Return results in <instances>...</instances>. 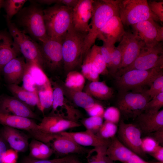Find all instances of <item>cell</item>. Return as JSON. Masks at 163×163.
Listing matches in <instances>:
<instances>
[{
  "mask_svg": "<svg viewBox=\"0 0 163 163\" xmlns=\"http://www.w3.org/2000/svg\"><path fill=\"white\" fill-rule=\"evenodd\" d=\"M145 46L144 43L138 38L133 31L129 30L126 31L118 46L121 51L122 55V62L119 70L132 63Z\"/></svg>",
  "mask_w": 163,
  "mask_h": 163,
  "instance_id": "15",
  "label": "cell"
},
{
  "mask_svg": "<svg viewBox=\"0 0 163 163\" xmlns=\"http://www.w3.org/2000/svg\"><path fill=\"white\" fill-rule=\"evenodd\" d=\"M134 153L124 145L115 136L110 139L106 150V155L112 161L125 163Z\"/></svg>",
  "mask_w": 163,
  "mask_h": 163,
  "instance_id": "26",
  "label": "cell"
},
{
  "mask_svg": "<svg viewBox=\"0 0 163 163\" xmlns=\"http://www.w3.org/2000/svg\"><path fill=\"white\" fill-rule=\"evenodd\" d=\"M120 0H94L93 10L89 30L85 38L83 49L85 56L94 44L101 29L112 17L119 16Z\"/></svg>",
  "mask_w": 163,
  "mask_h": 163,
  "instance_id": "1",
  "label": "cell"
},
{
  "mask_svg": "<svg viewBox=\"0 0 163 163\" xmlns=\"http://www.w3.org/2000/svg\"><path fill=\"white\" fill-rule=\"evenodd\" d=\"M163 66V43L161 42L153 46H145L132 63L118 70L114 75L118 77L133 69L147 70Z\"/></svg>",
  "mask_w": 163,
  "mask_h": 163,
  "instance_id": "8",
  "label": "cell"
},
{
  "mask_svg": "<svg viewBox=\"0 0 163 163\" xmlns=\"http://www.w3.org/2000/svg\"><path fill=\"white\" fill-rule=\"evenodd\" d=\"M7 87L14 97L29 107H38L39 100L37 91L31 92L27 91L17 84L8 85Z\"/></svg>",
  "mask_w": 163,
  "mask_h": 163,
  "instance_id": "27",
  "label": "cell"
},
{
  "mask_svg": "<svg viewBox=\"0 0 163 163\" xmlns=\"http://www.w3.org/2000/svg\"><path fill=\"white\" fill-rule=\"evenodd\" d=\"M107 163H113V161H112L110 160L107 158Z\"/></svg>",
  "mask_w": 163,
  "mask_h": 163,
  "instance_id": "61",
  "label": "cell"
},
{
  "mask_svg": "<svg viewBox=\"0 0 163 163\" xmlns=\"http://www.w3.org/2000/svg\"><path fill=\"white\" fill-rule=\"evenodd\" d=\"M72 9L55 4L43 10L46 32L49 37L62 39L72 25Z\"/></svg>",
  "mask_w": 163,
  "mask_h": 163,
  "instance_id": "3",
  "label": "cell"
},
{
  "mask_svg": "<svg viewBox=\"0 0 163 163\" xmlns=\"http://www.w3.org/2000/svg\"><path fill=\"white\" fill-rule=\"evenodd\" d=\"M93 0H79L72 9V25L78 31L87 33L93 10Z\"/></svg>",
  "mask_w": 163,
  "mask_h": 163,
  "instance_id": "16",
  "label": "cell"
},
{
  "mask_svg": "<svg viewBox=\"0 0 163 163\" xmlns=\"http://www.w3.org/2000/svg\"><path fill=\"white\" fill-rule=\"evenodd\" d=\"M68 157V156H67L65 157V158L60 163H68L67 162V160Z\"/></svg>",
  "mask_w": 163,
  "mask_h": 163,
  "instance_id": "59",
  "label": "cell"
},
{
  "mask_svg": "<svg viewBox=\"0 0 163 163\" xmlns=\"http://www.w3.org/2000/svg\"><path fill=\"white\" fill-rule=\"evenodd\" d=\"M163 92V73L159 75L150 86V88L145 91L149 97L150 101L160 93Z\"/></svg>",
  "mask_w": 163,
  "mask_h": 163,
  "instance_id": "40",
  "label": "cell"
},
{
  "mask_svg": "<svg viewBox=\"0 0 163 163\" xmlns=\"http://www.w3.org/2000/svg\"><path fill=\"white\" fill-rule=\"evenodd\" d=\"M87 88L86 93L101 100H109L113 94L112 89L109 87L104 82H91Z\"/></svg>",
  "mask_w": 163,
  "mask_h": 163,
  "instance_id": "28",
  "label": "cell"
},
{
  "mask_svg": "<svg viewBox=\"0 0 163 163\" xmlns=\"http://www.w3.org/2000/svg\"><path fill=\"white\" fill-rule=\"evenodd\" d=\"M72 100L77 106L85 109L90 107L96 103L92 97L82 91H72Z\"/></svg>",
  "mask_w": 163,
  "mask_h": 163,
  "instance_id": "36",
  "label": "cell"
},
{
  "mask_svg": "<svg viewBox=\"0 0 163 163\" xmlns=\"http://www.w3.org/2000/svg\"><path fill=\"white\" fill-rule=\"evenodd\" d=\"M22 87L25 90L31 92L37 91V87L32 77L26 68L22 81Z\"/></svg>",
  "mask_w": 163,
  "mask_h": 163,
  "instance_id": "45",
  "label": "cell"
},
{
  "mask_svg": "<svg viewBox=\"0 0 163 163\" xmlns=\"http://www.w3.org/2000/svg\"><path fill=\"white\" fill-rule=\"evenodd\" d=\"M0 111L15 116L39 120V116L30 107L14 96H0Z\"/></svg>",
  "mask_w": 163,
  "mask_h": 163,
  "instance_id": "17",
  "label": "cell"
},
{
  "mask_svg": "<svg viewBox=\"0 0 163 163\" xmlns=\"http://www.w3.org/2000/svg\"><path fill=\"white\" fill-rule=\"evenodd\" d=\"M120 113L117 107H110L104 111L103 117L106 121L117 124L119 121Z\"/></svg>",
  "mask_w": 163,
  "mask_h": 163,
  "instance_id": "42",
  "label": "cell"
},
{
  "mask_svg": "<svg viewBox=\"0 0 163 163\" xmlns=\"http://www.w3.org/2000/svg\"><path fill=\"white\" fill-rule=\"evenodd\" d=\"M163 106V92L156 95L146 104L144 112L150 113L158 112Z\"/></svg>",
  "mask_w": 163,
  "mask_h": 163,
  "instance_id": "41",
  "label": "cell"
},
{
  "mask_svg": "<svg viewBox=\"0 0 163 163\" xmlns=\"http://www.w3.org/2000/svg\"><path fill=\"white\" fill-rule=\"evenodd\" d=\"M54 152L60 155L87 153L89 150L77 143L66 136L58 134L50 144Z\"/></svg>",
  "mask_w": 163,
  "mask_h": 163,
  "instance_id": "20",
  "label": "cell"
},
{
  "mask_svg": "<svg viewBox=\"0 0 163 163\" xmlns=\"http://www.w3.org/2000/svg\"><path fill=\"white\" fill-rule=\"evenodd\" d=\"M26 69L29 73L37 87V88L50 85V82L42 68L36 63L26 62Z\"/></svg>",
  "mask_w": 163,
  "mask_h": 163,
  "instance_id": "29",
  "label": "cell"
},
{
  "mask_svg": "<svg viewBox=\"0 0 163 163\" xmlns=\"http://www.w3.org/2000/svg\"><path fill=\"white\" fill-rule=\"evenodd\" d=\"M81 67L82 74L85 78L91 82L99 81V74L93 68L88 52L83 59Z\"/></svg>",
  "mask_w": 163,
  "mask_h": 163,
  "instance_id": "35",
  "label": "cell"
},
{
  "mask_svg": "<svg viewBox=\"0 0 163 163\" xmlns=\"http://www.w3.org/2000/svg\"><path fill=\"white\" fill-rule=\"evenodd\" d=\"M125 163H163V162H148L133 153L128 161Z\"/></svg>",
  "mask_w": 163,
  "mask_h": 163,
  "instance_id": "53",
  "label": "cell"
},
{
  "mask_svg": "<svg viewBox=\"0 0 163 163\" xmlns=\"http://www.w3.org/2000/svg\"><path fill=\"white\" fill-rule=\"evenodd\" d=\"M118 139L134 153L142 158L146 153L142 148L141 132L137 126L120 121L117 132Z\"/></svg>",
  "mask_w": 163,
  "mask_h": 163,
  "instance_id": "12",
  "label": "cell"
},
{
  "mask_svg": "<svg viewBox=\"0 0 163 163\" xmlns=\"http://www.w3.org/2000/svg\"><path fill=\"white\" fill-rule=\"evenodd\" d=\"M84 110L90 117H103L104 111L103 106L96 103L91 107Z\"/></svg>",
  "mask_w": 163,
  "mask_h": 163,
  "instance_id": "47",
  "label": "cell"
},
{
  "mask_svg": "<svg viewBox=\"0 0 163 163\" xmlns=\"http://www.w3.org/2000/svg\"><path fill=\"white\" fill-rule=\"evenodd\" d=\"M39 3L47 5H50L53 4H56L57 0H42L35 1Z\"/></svg>",
  "mask_w": 163,
  "mask_h": 163,
  "instance_id": "57",
  "label": "cell"
},
{
  "mask_svg": "<svg viewBox=\"0 0 163 163\" xmlns=\"http://www.w3.org/2000/svg\"><path fill=\"white\" fill-rule=\"evenodd\" d=\"M7 23L9 34L26 62L36 63L43 69L40 45L20 30L14 23L11 22Z\"/></svg>",
  "mask_w": 163,
  "mask_h": 163,
  "instance_id": "7",
  "label": "cell"
},
{
  "mask_svg": "<svg viewBox=\"0 0 163 163\" xmlns=\"http://www.w3.org/2000/svg\"><path fill=\"white\" fill-rule=\"evenodd\" d=\"M107 147L106 146H100L89 150L86 156L88 163H107Z\"/></svg>",
  "mask_w": 163,
  "mask_h": 163,
  "instance_id": "34",
  "label": "cell"
},
{
  "mask_svg": "<svg viewBox=\"0 0 163 163\" xmlns=\"http://www.w3.org/2000/svg\"><path fill=\"white\" fill-rule=\"evenodd\" d=\"M149 135L152 137L160 145H163V128L149 134Z\"/></svg>",
  "mask_w": 163,
  "mask_h": 163,
  "instance_id": "51",
  "label": "cell"
},
{
  "mask_svg": "<svg viewBox=\"0 0 163 163\" xmlns=\"http://www.w3.org/2000/svg\"><path fill=\"white\" fill-rule=\"evenodd\" d=\"M160 145L152 137L148 136L142 138V148L144 152L149 154L158 148Z\"/></svg>",
  "mask_w": 163,
  "mask_h": 163,
  "instance_id": "43",
  "label": "cell"
},
{
  "mask_svg": "<svg viewBox=\"0 0 163 163\" xmlns=\"http://www.w3.org/2000/svg\"><path fill=\"white\" fill-rule=\"evenodd\" d=\"M163 73V67L147 70H130L116 77V85L119 92L142 90V87L150 86L155 79Z\"/></svg>",
  "mask_w": 163,
  "mask_h": 163,
  "instance_id": "5",
  "label": "cell"
},
{
  "mask_svg": "<svg viewBox=\"0 0 163 163\" xmlns=\"http://www.w3.org/2000/svg\"><path fill=\"white\" fill-rule=\"evenodd\" d=\"M149 7L151 12L156 16L160 21L163 22V1H148Z\"/></svg>",
  "mask_w": 163,
  "mask_h": 163,
  "instance_id": "44",
  "label": "cell"
},
{
  "mask_svg": "<svg viewBox=\"0 0 163 163\" xmlns=\"http://www.w3.org/2000/svg\"><path fill=\"white\" fill-rule=\"evenodd\" d=\"M62 39L49 37L40 45L43 60V69L50 72L57 70L63 66Z\"/></svg>",
  "mask_w": 163,
  "mask_h": 163,
  "instance_id": "11",
  "label": "cell"
},
{
  "mask_svg": "<svg viewBox=\"0 0 163 163\" xmlns=\"http://www.w3.org/2000/svg\"><path fill=\"white\" fill-rule=\"evenodd\" d=\"M5 142L0 133V163H3V156L7 150Z\"/></svg>",
  "mask_w": 163,
  "mask_h": 163,
  "instance_id": "55",
  "label": "cell"
},
{
  "mask_svg": "<svg viewBox=\"0 0 163 163\" xmlns=\"http://www.w3.org/2000/svg\"><path fill=\"white\" fill-rule=\"evenodd\" d=\"M87 34L77 31L72 25L62 39L63 66L68 72L82 66L85 57L83 49Z\"/></svg>",
  "mask_w": 163,
  "mask_h": 163,
  "instance_id": "2",
  "label": "cell"
},
{
  "mask_svg": "<svg viewBox=\"0 0 163 163\" xmlns=\"http://www.w3.org/2000/svg\"><path fill=\"white\" fill-rule=\"evenodd\" d=\"M119 17L123 25H132L148 20L160 21L151 11L146 0H120Z\"/></svg>",
  "mask_w": 163,
  "mask_h": 163,
  "instance_id": "6",
  "label": "cell"
},
{
  "mask_svg": "<svg viewBox=\"0 0 163 163\" xmlns=\"http://www.w3.org/2000/svg\"><path fill=\"white\" fill-rule=\"evenodd\" d=\"M51 84L53 102L50 115H57L69 120L78 121L81 116L79 111L65 97L63 89L57 82L52 81Z\"/></svg>",
  "mask_w": 163,
  "mask_h": 163,
  "instance_id": "13",
  "label": "cell"
},
{
  "mask_svg": "<svg viewBox=\"0 0 163 163\" xmlns=\"http://www.w3.org/2000/svg\"><path fill=\"white\" fill-rule=\"evenodd\" d=\"M122 59L121 51L117 46H113L112 48L111 63L109 69L110 72L115 75L117 72L120 69Z\"/></svg>",
  "mask_w": 163,
  "mask_h": 163,
  "instance_id": "39",
  "label": "cell"
},
{
  "mask_svg": "<svg viewBox=\"0 0 163 163\" xmlns=\"http://www.w3.org/2000/svg\"><path fill=\"white\" fill-rule=\"evenodd\" d=\"M17 14V21L26 34L41 43L49 37L45 25L43 10L37 3L22 8Z\"/></svg>",
  "mask_w": 163,
  "mask_h": 163,
  "instance_id": "4",
  "label": "cell"
},
{
  "mask_svg": "<svg viewBox=\"0 0 163 163\" xmlns=\"http://www.w3.org/2000/svg\"><path fill=\"white\" fill-rule=\"evenodd\" d=\"M37 93L39 100V105L37 107L43 113L45 109L52 106L53 93L51 84L46 86L37 88Z\"/></svg>",
  "mask_w": 163,
  "mask_h": 163,
  "instance_id": "32",
  "label": "cell"
},
{
  "mask_svg": "<svg viewBox=\"0 0 163 163\" xmlns=\"http://www.w3.org/2000/svg\"><path fill=\"white\" fill-rule=\"evenodd\" d=\"M26 0H4L3 7L5 11V18L7 23L11 22L13 17L22 8Z\"/></svg>",
  "mask_w": 163,
  "mask_h": 163,
  "instance_id": "33",
  "label": "cell"
},
{
  "mask_svg": "<svg viewBox=\"0 0 163 163\" xmlns=\"http://www.w3.org/2000/svg\"><path fill=\"white\" fill-rule=\"evenodd\" d=\"M0 124L27 131L35 139L48 145L57 136L42 132L39 124L31 119L7 114L0 111Z\"/></svg>",
  "mask_w": 163,
  "mask_h": 163,
  "instance_id": "9",
  "label": "cell"
},
{
  "mask_svg": "<svg viewBox=\"0 0 163 163\" xmlns=\"http://www.w3.org/2000/svg\"><path fill=\"white\" fill-rule=\"evenodd\" d=\"M88 52L94 70L99 75L108 74L107 68L101 54L100 46L94 44Z\"/></svg>",
  "mask_w": 163,
  "mask_h": 163,
  "instance_id": "30",
  "label": "cell"
},
{
  "mask_svg": "<svg viewBox=\"0 0 163 163\" xmlns=\"http://www.w3.org/2000/svg\"><path fill=\"white\" fill-rule=\"evenodd\" d=\"M118 128L116 124L105 121L103 123L96 134L106 140H110L115 136Z\"/></svg>",
  "mask_w": 163,
  "mask_h": 163,
  "instance_id": "37",
  "label": "cell"
},
{
  "mask_svg": "<svg viewBox=\"0 0 163 163\" xmlns=\"http://www.w3.org/2000/svg\"><path fill=\"white\" fill-rule=\"evenodd\" d=\"M119 92L117 107L125 118H135L144 112L149 97L142 90Z\"/></svg>",
  "mask_w": 163,
  "mask_h": 163,
  "instance_id": "10",
  "label": "cell"
},
{
  "mask_svg": "<svg viewBox=\"0 0 163 163\" xmlns=\"http://www.w3.org/2000/svg\"><path fill=\"white\" fill-rule=\"evenodd\" d=\"M4 0H0V10L1 8L3 7Z\"/></svg>",
  "mask_w": 163,
  "mask_h": 163,
  "instance_id": "60",
  "label": "cell"
},
{
  "mask_svg": "<svg viewBox=\"0 0 163 163\" xmlns=\"http://www.w3.org/2000/svg\"><path fill=\"white\" fill-rule=\"evenodd\" d=\"M39 125L42 132L53 135L58 134L68 129L82 125L78 121L69 120L55 115L45 116Z\"/></svg>",
  "mask_w": 163,
  "mask_h": 163,
  "instance_id": "19",
  "label": "cell"
},
{
  "mask_svg": "<svg viewBox=\"0 0 163 163\" xmlns=\"http://www.w3.org/2000/svg\"><path fill=\"white\" fill-rule=\"evenodd\" d=\"M67 162L68 163H82L76 157L71 155L68 156Z\"/></svg>",
  "mask_w": 163,
  "mask_h": 163,
  "instance_id": "58",
  "label": "cell"
},
{
  "mask_svg": "<svg viewBox=\"0 0 163 163\" xmlns=\"http://www.w3.org/2000/svg\"><path fill=\"white\" fill-rule=\"evenodd\" d=\"M133 32L145 46H153L163 40V27L152 20L132 25Z\"/></svg>",
  "mask_w": 163,
  "mask_h": 163,
  "instance_id": "14",
  "label": "cell"
},
{
  "mask_svg": "<svg viewBox=\"0 0 163 163\" xmlns=\"http://www.w3.org/2000/svg\"><path fill=\"white\" fill-rule=\"evenodd\" d=\"M141 132L149 135L163 128V110L155 113L143 112L136 118Z\"/></svg>",
  "mask_w": 163,
  "mask_h": 163,
  "instance_id": "23",
  "label": "cell"
},
{
  "mask_svg": "<svg viewBox=\"0 0 163 163\" xmlns=\"http://www.w3.org/2000/svg\"><path fill=\"white\" fill-rule=\"evenodd\" d=\"M17 153L12 149H7L3 156V163H16L18 157Z\"/></svg>",
  "mask_w": 163,
  "mask_h": 163,
  "instance_id": "50",
  "label": "cell"
},
{
  "mask_svg": "<svg viewBox=\"0 0 163 163\" xmlns=\"http://www.w3.org/2000/svg\"><path fill=\"white\" fill-rule=\"evenodd\" d=\"M20 53L9 33L0 32V75L3 67Z\"/></svg>",
  "mask_w": 163,
  "mask_h": 163,
  "instance_id": "25",
  "label": "cell"
},
{
  "mask_svg": "<svg viewBox=\"0 0 163 163\" xmlns=\"http://www.w3.org/2000/svg\"><path fill=\"white\" fill-rule=\"evenodd\" d=\"M159 161L163 162V147L161 145L157 149L149 154Z\"/></svg>",
  "mask_w": 163,
  "mask_h": 163,
  "instance_id": "52",
  "label": "cell"
},
{
  "mask_svg": "<svg viewBox=\"0 0 163 163\" xmlns=\"http://www.w3.org/2000/svg\"><path fill=\"white\" fill-rule=\"evenodd\" d=\"M24 59V57H15L3 68L1 73L8 85H18L22 81L26 66Z\"/></svg>",
  "mask_w": 163,
  "mask_h": 163,
  "instance_id": "21",
  "label": "cell"
},
{
  "mask_svg": "<svg viewBox=\"0 0 163 163\" xmlns=\"http://www.w3.org/2000/svg\"><path fill=\"white\" fill-rule=\"evenodd\" d=\"M59 134L69 137L78 144L82 146L108 147L110 141V139L106 140L102 139L96 134L87 130L78 132L64 131Z\"/></svg>",
  "mask_w": 163,
  "mask_h": 163,
  "instance_id": "24",
  "label": "cell"
},
{
  "mask_svg": "<svg viewBox=\"0 0 163 163\" xmlns=\"http://www.w3.org/2000/svg\"><path fill=\"white\" fill-rule=\"evenodd\" d=\"M65 158V157L58 158L51 160H35L32 161L30 163H60Z\"/></svg>",
  "mask_w": 163,
  "mask_h": 163,
  "instance_id": "56",
  "label": "cell"
},
{
  "mask_svg": "<svg viewBox=\"0 0 163 163\" xmlns=\"http://www.w3.org/2000/svg\"><path fill=\"white\" fill-rule=\"evenodd\" d=\"M0 133L12 149L17 152H24L27 149L29 145L28 137L18 129L4 126Z\"/></svg>",
  "mask_w": 163,
  "mask_h": 163,
  "instance_id": "22",
  "label": "cell"
},
{
  "mask_svg": "<svg viewBox=\"0 0 163 163\" xmlns=\"http://www.w3.org/2000/svg\"><path fill=\"white\" fill-rule=\"evenodd\" d=\"M38 145L42 160L47 159L54 152L52 149L47 144L38 141Z\"/></svg>",
  "mask_w": 163,
  "mask_h": 163,
  "instance_id": "48",
  "label": "cell"
},
{
  "mask_svg": "<svg viewBox=\"0 0 163 163\" xmlns=\"http://www.w3.org/2000/svg\"><path fill=\"white\" fill-rule=\"evenodd\" d=\"M125 31L119 16H114L101 29L97 38L104 43L114 45L116 43L120 41Z\"/></svg>",
  "mask_w": 163,
  "mask_h": 163,
  "instance_id": "18",
  "label": "cell"
},
{
  "mask_svg": "<svg viewBox=\"0 0 163 163\" xmlns=\"http://www.w3.org/2000/svg\"><path fill=\"white\" fill-rule=\"evenodd\" d=\"M79 0H57L56 4L61 5L73 8L77 4Z\"/></svg>",
  "mask_w": 163,
  "mask_h": 163,
  "instance_id": "54",
  "label": "cell"
},
{
  "mask_svg": "<svg viewBox=\"0 0 163 163\" xmlns=\"http://www.w3.org/2000/svg\"><path fill=\"white\" fill-rule=\"evenodd\" d=\"M85 78L81 73L78 71H70L67 75L65 85L71 91H82L85 82Z\"/></svg>",
  "mask_w": 163,
  "mask_h": 163,
  "instance_id": "31",
  "label": "cell"
},
{
  "mask_svg": "<svg viewBox=\"0 0 163 163\" xmlns=\"http://www.w3.org/2000/svg\"><path fill=\"white\" fill-rule=\"evenodd\" d=\"M114 45H108L103 43L100 46L101 54L106 64L107 69H109L111 63L112 48Z\"/></svg>",
  "mask_w": 163,
  "mask_h": 163,
  "instance_id": "46",
  "label": "cell"
},
{
  "mask_svg": "<svg viewBox=\"0 0 163 163\" xmlns=\"http://www.w3.org/2000/svg\"><path fill=\"white\" fill-rule=\"evenodd\" d=\"M103 118L101 117H90L82 120L81 123L86 130L96 134L103 123Z\"/></svg>",
  "mask_w": 163,
  "mask_h": 163,
  "instance_id": "38",
  "label": "cell"
},
{
  "mask_svg": "<svg viewBox=\"0 0 163 163\" xmlns=\"http://www.w3.org/2000/svg\"><path fill=\"white\" fill-rule=\"evenodd\" d=\"M29 146L30 155L35 158L42 160L38 145V140L33 139L29 144Z\"/></svg>",
  "mask_w": 163,
  "mask_h": 163,
  "instance_id": "49",
  "label": "cell"
}]
</instances>
